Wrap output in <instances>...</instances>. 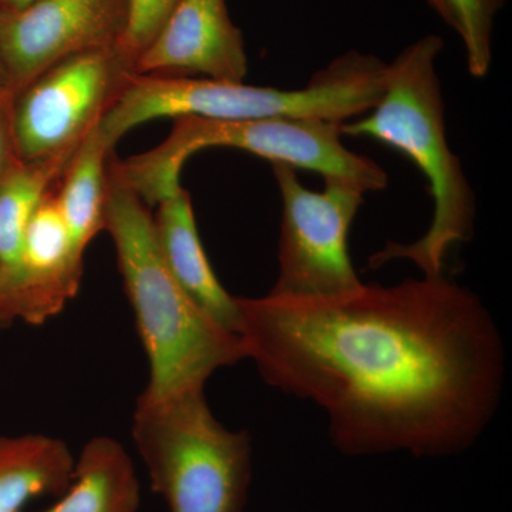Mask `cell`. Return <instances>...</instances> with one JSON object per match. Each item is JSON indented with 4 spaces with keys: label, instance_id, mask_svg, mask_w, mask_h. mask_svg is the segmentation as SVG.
I'll return each mask as SVG.
<instances>
[{
    "label": "cell",
    "instance_id": "obj_15",
    "mask_svg": "<svg viewBox=\"0 0 512 512\" xmlns=\"http://www.w3.org/2000/svg\"><path fill=\"white\" fill-rule=\"evenodd\" d=\"M113 153L114 148L101 138L96 126L74 151L56 183L57 205L82 258L90 242L103 231L107 168Z\"/></svg>",
    "mask_w": 512,
    "mask_h": 512
},
{
    "label": "cell",
    "instance_id": "obj_8",
    "mask_svg": "<svg viewBox=\"0 0 512 512\" xmlns=\"http://www.w3.org/2000/svg\"><path fill=\"white\" fill-rule=\"evenodd\" d=\"M131 73L117 49H109L69 57L39 74L10 101L15 156L37 161L74 153Z\"/></svg>",
    "mask_w": 512,
    "mask_h": 512
},
{
    "label": "cell",
    "instance_id": "obj_5",
    "mask_svg": "<svg viewBox=\"0 0 512 512\" xmlns=\"http://www.w3.org/2000/svg\"><path fill=\"white\" fill-rule=\"evenodd\" d=\"M340 127L342 123L336 121L299 117H180L160 146L126 160L111 154L109 168L150 208L181 187L180 174L188 158L207 148H235L272 164L348 181L365 192L384 190L389 183L386 171L370 158L348 150Z\"/></svg>",
    "mask_w": 512,
    "mask_h": 512
},
{
    "label": "cell",
    "instance_id": "obj_16",
    "mask_svg": "<svg viewBox=\"0 0 512 512\" xmlns=\"http://www.w3.org/2000/svg\"><path fill=\"white\" fill-rule=\"evenodd\" d=\"M73 154L37 161H22L16 157L0 180V272L12 293L13 303L26 227Z\"/></svg>",
    "mask_w": 512,
    "mask_h": 512
},
{
    "label": "cell",
    "instance_id": "obj_4",
    "mask_svg": "<svg viewBox=\"0 0 512 512\" xmlns=\"http://www.w3.org/2000/svg\"><path fill=\"white\" fill-rule=\"evenodd\" d=\"M386 73L387 63L379 57L355 50L336 57L308 86L296 90L204 77L131 73L97 128L101 138L114 148L128 131L157 119L299 117L345 123L375 107Z\"/></svg>",
    "mask_w": 512,
    "mask_h": 512
},
{
    "label": "cell",
    "instance_id": "obj_17",
    "mask_svg": "<svg viewBox=\"0 0 512 512\" xmlns=\"http://www.w3.org/2000/svg\"><path fill=\"white\" fill-rule=\"evenodd\" d=\"M454 19V30L463 39L468 72L483 79L493 60L494 9L490 0H446Z\"/></svg>",
    "mask_w": 512,
    "mask_h": 512
},
{
    "label": "cell",
    "instance_id": "obj_12",
    "mask_svg": "<svg viewBox=\"0 0 512 512\" xmlns=\"http://www.w3.org/2000/svg\"><path fill=\"white\" fill-rule=\"evenodd\" d=\"M158 247L177 284L208 318L239 336L237 296L222 286L205 254L190 192L180 187L156 205Z\"/></svg>",
    "mask_w": 512,
    "mask_h": 512
},
{
    "label": "cell",
    "instance_id": "obj_1",
    "mask_svg": "<svg viewBox=\"0 0 512 512\" xmlns=\"http://www.w3.org/2000/svg\"><path fill=\"white\" fill-rule=\"evenodd\" d=\"M237 302L247 359L269 386L320 407L346 456H454L500 406L503 336L480 296L444 274Z\"/></svg>",
    "mask_w": 512,
    "mask_h": 512
},
{
    "label": "cell",
    "instance_id": "obj_18",
    "mask_svg": "<svg viewBox=\"0 0 512 512\" xmlns=\"http://www.w3.org/2000/svg\"><path fill=\"white\" fill-rule=\"evenodd\" d=\"M177 0H131L130 22L117 52L134 70L138 57L150 45Z\"/></svg>",
    "mask_w": 512,
    "mask_h": 512
},
{
    "label": "cell",
    "instance_id": "obj_11",
    "mask_svg": "<svg viewBox=\"0 0 512 512\" xmlns=\"http://www.w3.org/2000/svg\"><path fill=\"white\" fill-rule=\"evenodd\" d=\"M55 187L37 205L23 237L15 308L18 319L30 325L59 315L82 284L84 258L74 249Z\"/></svg>",
    "mask_w": 512,
    "mask_h": 512
},
{
    "label": "cell",
    "instance_id": "obj_20",
    "mask_svg": "<svg viewBox=\"0 0 512 512\" xmlns=\"http://www.w3.org/2000/svg\"><path fill=\"white\" fill-rule=\"evenodd\" d=\"M16 320H18V315H16L12 293H10L8 284H6L5 278L0 272V332L10 328Z\"/></svg>",
    "mask_w": 512,
    "mask_h": 512
},
{
    "label": "cell",
    "instance_id": "obj_3",
    "mask_svg": "<svg viewBox=\"0 0 512 512\" xmlns=\"http://www.w3.org/2000/svg\"><path fill=\"white\" fill-rule=\"evenodd\" d=\"M103 231L116 248L148 357L150 377L141 397L160 400L204 390L217 370L247 359L242 339L208 318L177 284L158 247L150 207L110 168Z\"/></svg>",
    "mask_w": 512,
    "mask_h": 512
},
{
    "label": "cell",
    "instance_id": "obj_14",
    "mask_svg": "<svg viewBox=\"0 0 512 512\" xmlns=\"http://www.w3.org/2000/svg\"><path fill=\"white\" fill-rule=\"evenodd\" d=\"M76 458L64 441L45 434L0 436V512H23L42 495H62Z\"/></svg>",
    "mask_w": 512,
    "mask_h": 512
},
{
    "label": "cell",
    "instance_id": "obj_10",
    "mask_svg": "<svg viewBox=\"0 0 512 512\" xmlns=\"http://www.w3.org/2000/svg\"><path fill=\"white\" fill-rule=\"evenodd\" d=\"M133 73L244 82L245 39L229 16L227 0H177Z\"/></svg>",
    "mask_w": 512,
    "mask_h": 512
},
{
    "label": "cell",
    "instance_id": "obj_6",
    "mask_svg": "<svg viewBox=\"0 0 512 512\" xmlns=\"http://www.w3.org/2000/svg\"><path fill=\"white\" fill-rule=\"evenodd\" d=\"M133 439L170 512H242L251 437L220 423L204 390L160 400L138 397Z\"/></svg>",
    "mask_w": 512,
    "mask_h": 512
},
{
    "label": "cell",
    "instance_id": "obj_9",
    "mask_svg": "<svg viewBox=\"0 0 512 512\" xmlns=\"http://www.w3.org/2000/svg\"><path fill=\"white\" fill-rule=\"evenodd\" d=\"M130 13L131 0H35L0 9V62L9 93L64 59L119 49Z\"/></svg>",
    "mask_w": 512,
    "mask_h": 512
},
{
    "label": "cell",
    "instance_id": "obj_21",
    "mask_svg": "<svg viewBox=\"0 0 512 512\" xmlns=\"http://www.w3.org/2000/svg\"><path fill=\"white\" fill-rule=\"evenodd\" d=\"M427 3L434 9V12L440 16L448 26L454 29V19L451 15L450 8H448L446 0H427Z\"/></svg>",
    "mask_w": 512,
    "mask_h": 512
},
{
    "label": "cell",
    "instance_id": "obj_2",
    "mask_svg": "<svg viewBox=\"0 0 512 512\" xmlns=\"http://www.w3.org/2000/svg\"><path fill=\"white\" fill-rule=\"evenodd\" d=\"M444 40L427 35L387 64L379 101L363 117L345 121L342 136L367 137L400 151L421 171L433 198V218L423 237L410 244L389 242L370 256L369 266L413 262L424 276L443 275L451 248L471 241L476 225V195L460 157L446 134V110L436 62Z\"/></svg>",
    "mask_w": 512,
    "mask_h": 512
},
{
    "label": "cell",
    "instance_id": "obj_13",
    "mask_svg": "<svg viewBox=\"0 0 512 512\" xmlns=\"http://www.w3.org/2000/svg\"><path fill=\"white\" fill-rule=\"evenodd\" d=\"M141 488L133 460L119 441L97 436L74 463L62 498L40 512H138Z\"/></svg>",
    "mask_w": 512,
    "mask_h": 512
},
{
    "label": "cell",
    "instance_id": "obj_24",
    "mask_svg": "<svg viewBox=\"0 0 512 512\" xmlns=\"http://www.w3.org/2000/svg\"><path fill=\"white\" fill-rule=\"evenodd\" d=\"M505 2H507V0H490L491 6H493L495 13H497L498 10L503 8V6L505 5Z\"/></svg>",
    "mask_w": 512,
    "mask_h": 512
},
{
    "label": "cell",
    "instance_id": "obj_7",
    "mask_svg": "<svg viewBox=\"0 0 512 512\" xmlns=\"http://www.w3.org/2000/svg\"><path fill=\"white\" fill-rule=\"evenodd\" d=\"M282 197L278 279L272 295L325 298L363 284L349 252V232L366 192L338 178L312 191L285 164H272Z\"/></svg>",
    "mask_w": 512,
    "mask_h": 512
},
{
    "label": "cell",
    "instance_id": "obj_22",
    "mask_svg": "<svg viewBox=\"0 0 512 512\" xmlns=\"http://www.w3.org/2000/svg\"><path fill=\"white\" fill-rule=\"evenodd\" d=\"M35 0H0V9L15 10L25 8Z\"/></svg>",
    "mask_w": 512,
    "mask_h": 512
},
{
    "label": "cell",
    "instance_id": "obj_19",
    "mask_svg": "<svg viewBox=\"0 0 512 512\" xmlns=\"http://www.w3.org/2000/svg\"><path fill=\"white\" fill-rule=\"evenodd\" d=\"M10 101L12 94L0 90V180L16 158L10 130Z\"/></svg>",
    "mask_w": 512,
    "mask_h": 512
},
{
    "label": "cell",
    "instance_id": "obj_23",
    "mask_svg": "<svg viewBox=\"0 0 512 512\" xmlns=\"http://www.w3.org/2000/svg\"><path fill=\"white\" fill-rule=\"evenodd\" d=\"M0 90H3V92H8V83H6V76L5 72H3V66L2 62H0Z\"/></svg>",
    "mask_w": 512,
    "mask_h": 512
}]
</instances>
